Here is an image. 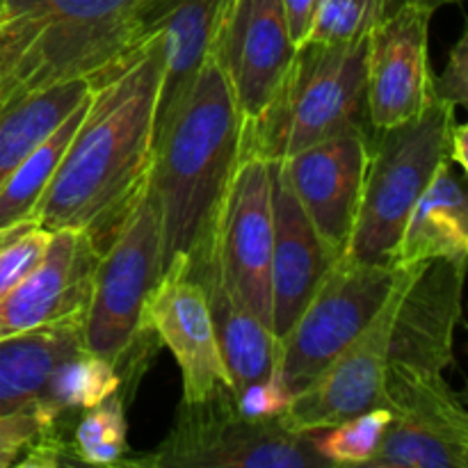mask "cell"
<instances>
[{
	"label": "cell",
	"instance_id": "9c48e42d",
	"mask_svg": "<svg viewBox=\"0 0 468 468\" xmlns=\"http://www.w3.org/2000/svg\"><path fill=\"white\" fill-rule=\"evenodd\" d=\"M272 242V163L242 158L219 206L210 251L224 283L268 327Z\"/></svg>",
	"mask_w": 468,
	"mask_h": 468
},
{
	"label": "cell",
	"instance_id": "603a6c76",
	"mask_svg": "<svg viewBox=\"0 0 468 468\" xmlns=\"http://www.w3.org/2000/svg\"><path fill=\"white\" fill-rule=\"evenodd\" d=\"M90 91V80H71L0 105V183Z\"/></svg>",
	"mask_w": 468,
	"mask_h": 468
},
{
	"label": "cell",
	"instance_id": "d6a6232c",
	"mask_svg": "<svg viewBox=\"0 0 468 468\" xmlns=\"http://www.w3.org/2000/svg\"><path fill=\"white\" fill-rule=\"evenodd\" d=\"M69 452H73L71 448L64 443V439L59 437L58 428L50 425L46 428L35 441L30 443L26 452H23L21 460L16 462V466L21 468H55L64 464H80L76 457H71ZM76 455V452H73Z\"/></svg>",
	"mask_w": 468,
	"mask_h": 468
},
{
	"label": "cell",
	"instance_id": "7a4b0ae2",
	"mask_svg": "<svg viewBox=\"0 0 468 468\" xmlns=\"http://www.w3.org/2000/svg\"><path fill=\"white\" fill-rule=\"evenodd\" d=\"M242 117L215 53L160 126L146 192L158 210L163 265L190 259L210 238L240 163Z\"/></svg>",
	"mask_w": 468,
	"mask_h": 468
},
{
	"label": "cell",
	"instance_id": "1f68e13d",
	"mask_svg": "<svg viewBox=\"0 0 468 468\" xmlns=\"http://www.w3.org/2000/svg\"><path fill=\"white\" fill-rule=\"evenodd\" d=\"M430 90L448 105H468V32H462L451 48L448 62L439 76H430Z\"/></svg>",
	"mask_w": 468,
	"mask_h": 468
},
{
	"label": "cell",
	"instance_id": "d4e9b609",
	"mask_svg": "<svg viewBox=\"0 0 468 468\" xmlns=\"http://www.w3.org/2000/svg\"><path fill=\"white\" fill-rule=\"evenodd\" d=\"M119 387H122V375L117 366L96 352L80 347L55 368L39 402L59 419L64 411L99 405L110 393L119 391Z\"/></svg>",
	"mask_w": 468,
	"mask_h": 468
},
{
	"label": "cell",
	"instance_id": "7402d4cb",
	"mask_svg": "<svg viewBox=\"0 0 468 468\" xmlns=\"http://www.w3.org/2000/svg\"><path fill=\"white\" fill-rule=\"evenodd\" d=\"M85 314L0 338V414L23 410L44 398L55 368L85 347Z\"/></svg>",
	"mask_w": 468,
	"mask_h": 468
},
{
	"label": "cell",
	"instance_id": "836d02e7",
	"mask_svg": "<svg viewBox=\"0 0 468 468\" xmlns=\"http://www.w3.org/2000/svg\"><path fill=\"white\" fill-rule=\"evenodd\" d=\"M315 3H318V0H282L288 35H291V41L297 48H300L306 41V37H309Z\"/></svg>",
	"mask_w": 468,
	"mask_h": 468
},
{
	"label": "cell",
	"instance_id": "f546056e",
	"mask_svg": "<svg viewBox=\"0 0 468 468\" xmlns=\"http://www.w3.org/2000/svg\"><path fill=\"white\" fill-rule=\"evenodd\" d=\"M55 420L58 416L46 410L41 402L9 411V414H0V468L16 466L30 443L46 428L55 425Z\"/></svg>",
	"mask_w": 468,
	"mask_h": 468
},
{
	"label": "cell",
	"instance_id": "d590c367",
	"mask_svg": "<svg viewBox=\"0 0 468 468\" xmlns=\"http://www.w3.org/2000/svg\"><path fill=\"white\" fill-rule=\"evenodd\" d=\"M402 3L419 5V7L430 9V12H437L439 7H446V5H460L462 0H402Z\"/></svg>",
	"mask_w": 468,
	"mask_h": 468
},
{
	"label": "cell",
	"instance_id": "7c38bea8",
	"mask_svg": "<svg viewBox=\"0 0 468 468\" xmlns=\"http://www.w3.org/2000/svg\"><path fill=\"white\" fill-rule=\"evenodd\" d=\"M430 9L396 0L368 35L366 112L373 131L419 117L430 101Z\"/></svg>",
	"mask_w": 468,
	"mask_h": 468
},
{
	"label": "cell",
	"instance_id": "52a82bcc",
	"mask_svg": "<svg viewBox=\"0 0 468 468\" xmlns=\"http://www.w3.org/2000/svg\"><path fill=\"white\" fill-rule=\"evenodd\" d=\"M165 272L160 219L149 192L140 195L101 251L82 320V343L117 366L135 347L142 314Z\"/></svg>",
	"mask_w": 468,
	"mask_h": 468
},
{
	"label": "cell",
	"instance_id": "83f0119b",
	"mask_svg": "<svg viewBox=\"0 0 468 468\" xmlns=\"http://www.w3.org/2000/svg\"><path fill=\"white\" fill-rule=\"evenodd\" d=\"M393 3L396 0H318L304 44H347L364 39Z\"/></svg>",
	"mask_w": 468,
	"mask_h": 468
},
{
	"label": "cell",
	"instance_id": "4dcf8cb0",
	"mask_svg": "<svg viewBox=\"0 0 468 468\" xmlns=\"http://www.w3.org/2000/svg\"><path fill=\"white\" fill-rule=\"evenodd\" d=\"M292 398L295 393L274 368L268 378L247 384L240 393H236V407L247 419H279L286 414Z\"/></svg>",
	"mask_w": 468,
	"mask_h": 468
},
{
	"label": "cell",
	"instance_id": "9a60e30c",
	"mask_svg": "<svg viewBox=\"0 0 468 468\" xmlns=\"http://www.w3.org/2000/svg\"><path fill=\"white\" fill-rule=\"evenodd\" d=\"M213 53L242 122H254L274 99L297 53L282 0H231Z\"/></svg>",
	"mask_w": 468,
	"mask_h": 468
},
{
	"label": "cell",
	"instance_id": "d6986e66",
	"mask_svg": "<svg viewBox=\"0 0 468 468\" xmlns=\"http://www.w3.org/2000/svg\"><path fill=\"white\" fill-rule=\"evenodd\" d=\"M229 3L231 0H144L142 5L137 44L144 37H155L163 64L155 103V133L167 122L213 53Z\"/></svg>",
	"mask_w": 468,
	"mask_h": 468
},
{
	"label": "cell",
	"instance_id": "30bf717a",
	"mask_svg": "<svg viewBox=\"0 0 468 468\" xmlns=\"http://www.w3.org/2000/svg\"><path fill=\"white\" fill-rule=\"evenodd\" d=\"M464 270L434 259L405 268L387 352V379L443 378L462 318Z\"/></svg>",
	"mask_w": 468,
	"mask_h": 468
},
{
	"label": "cell",
	"instance_id": "5b68a950",
	"mask_svg": "<svg viewBox=\"0 0 468 468\" xmlns=\"http://www.w3.org/2000/svg\"><path fill=\"white\" fill-rule=\"evenodd\" d=\"M452 122L455 105L432 99L419 117L375 131L346 259L393 265V251L411 208L446 160Z\"/></svg>",
	"mask_w": 468,
	"mask_h": 468
},
{
	"label": "cell",
	"instance_id": "f1b7e54d",
	"mask_svg": "<svg viewBox=\"0 0 468 468\" xmlns=\"http://www.w3.org/2000/svg\"><path fill=\"white\" fill-rule=\"evenodd\" d=\"M50 238L53 231L35 218L0 227V300L39 265Z\"/></svg>",
	"mask_w": 468,
	"mask_h": 468
},
{
	"label": "cell",
	"instance_id": "8fae6325",
	"mask_svg": "<svg viewBox=\"0 0 468 468\" xmlns=\"http://www.w3.org/2000/svg\"><path fill=\"white\" fill-rule=\"evenodd\" d=\"M393 414L378 468H468V414L446 378L388 379L384 402Z\"/></svg>",
	"mask_w": 468,
	"mask_h": 468
},
{
	"label": "cell",
	"instance_id": "3957f363",
	"mask_svg": "<svg viewBox=\"0 0 468 468\" xmlns=\"http://www.w3.org/2000/svg\"><path fill=\"white\" fill-rule=\"evenodd\" d=\"M144 0H0V105L99 80L137 46Z\"/></svg>",
	"mask_w": 468,
	"mask_h": 468
},
{
	"label": "cell",
	"instance_id": "4316f807",
	"mask_svg": "<svg viewBox=\"0 0 468 468\" xmlns=\"http://www.w3.org/2000/svg\"><path fill=\"white\" fill-rule=\"evenodd\" d=\"M73 452L80 464L112 466L128 452L126 402L119 391L87 407L73 434Z\"/></svg>",
	"mask_w": 468,
	"mask_h": 468
},
{
	"label": "cell",
	"instance_id": "44dd1931",
	"mask_svg": "<svg viewBox=\"0 0 468 468\" xmlns=\"http://www.w3.org/2000/svg\"><path fill=\"white\" fill-rule=\"evenodd\" d=\"M452 163L443 160L432 181L411 208L393 251L396 268H414L425 261H451L460 270L468 256V199Z\"/></svg>",
	"mask_w": 468,
	"mask_h": 468
},
{
	"label": "cell",
	"instance_id": "e575fe53",
	"mask_svg": "<svg viewBox=\"0 0 468 468\" xmlns=\"http://www.w3.org/2000/svg\"><path fill=\"white\" fill-rule=\"evenodd\" d=\"M468 126L466 123L452 122L448 128L446 160L460 165L462 172H468Z\"/></svg>",
	"mask_w": 468,
	"mask_h": 468
},
{
	"label": "cell",
	"instance_id": "cb8c5ba5",
	"mask_svg": "<svg viewBox=\"0 0 468 468\" xmlns=\"http://www.w3.org/2000/svg\"><path fill=\"white\" fill-rule=\"evenodd\" d=\"M90 96L91 91L0 183V227L32 218L59 160H62L64 151H67L69 142H71L73 133H76L78 123L85 117Z\"/></svg>",
	"mask_w": 468,
	"mask_h": 468
},
{
	"label": "cell",
	"instance_id": "ac0fdd59",
	"mask_svg": "<svg viewBox=\"0 0 468 468\" xmlns=\"http://www.w3.org/2000/svg\"><path fill=\"white\" fill-rule=\"evenodd\" d=\"M274 242L270 265V327L277 338L291 329L309 304L318 283L338 261L283 178L282 165L272 163Z\"/></svg>",
	"mask_w": 468,
	"mask_h": 468
},
{
	"label": "cell",
	"instance_id": "277c9868",
	"mask_svg": "<svg viewBox=\"0 0 468 468\" xmlns=\"http://www.w3.org/2000/svg\"><path fill=\"white\" fill-rule=\"evenodd\" d=\"M368 37L297 48L277 94L254 122H242L240 160L282 163L309 146L366 131Z\"/></svg>",
	"mask_w": 468,
	"mask_h": 468
},
{
	"label": "cell",
	"instance_id": "484cf974",
	"mask_svg": "<svg viewBox=\"0 0 468 468\" xmlns=\"http://www.w3.org/2000/svg\"><path fill=\"white\" fill-rule=\"evenodd\" d=\"M391 420L393 414L387 407H375L364 414L341 420L332 428L311 432L314 448L329 466H368L370 460L378 455Z\"/></svg>",
	"mask_w": 468,
	"mask_h": 468
},
{
	"label": "cell",
	"instance_id": "4fadbf2b",
	"mask_svg": "<svg viewBox=\"0 0 468 468\" xmlns=\"http://www.w3.org/2000/svg\"><path fill=\"white\" fill-rule=\"evenodd\" d=\"M142 332L155 334L176 359L183 375V402H204L233 391L208 300L192 277L187 259H176L165 268L144 304Z\"/></svg>",
	"mask_w": 468,
	"mask_h": 468
},
{
	"label": "cell",
	"instance_id": "2e32d148",
	"mask_svg": "<svg viewBox=\"0 0 468 468\" xmlns=\"http://www.w3.org/2000/svg\"><path fill=\"white\" fill-rule=\"evenodd\" d=\"M366 131L346 133L282 160V172L324 245L341 259L350 242L368 165Z\"/></svg>",
	"mask_w": 468,
	"mask_h": 468
},
{
	"label": "cell",
	"instance_id": "e0dca14e",
	"mask_svg": "<svg viewBox=\"0 0 468 468\" xmlns=\"http://www.w3.org/2000/svg\"><path fill=\"white\" fill-rule=\"evenodd\" d=\"M99 256L90 233L53 231L39 265L0 300V338L85 314Z\"/></svg>",
	"mask_w": 468,
	"mask_h": 468
},
{
	"label": "cell",
	"instance_id": "5bb4252c",
	"mask_svg": "<svg viewBox=\"0 0 468 468\" xmlns=\"http://www.w3.org/2000/svg\"><path fill=\"white\" fill-rule=\"evenodd\" d=\"M405 268H400L391 295L368 327L302 391L295 393L291 407L282 416L288 428L297 432H318L341 420L382 407L384 373H387L388 336L400 297Z\"/></svg>",
	"mask_w": 468,
	"mask_h": 468
},
{
	"label": "cell",
	"instance_id": "ffe728a7",
	"mask_svg": "<svg viewBox=\"0 0 468 468\" xmlns=\"http://www.w3.org/2000/svg\"><path fill=\"white\" fill-rule=\"evenodd\" d=\"M213 236V233H210ZM192 277L201 283L213 315L219 352L231 379L233 393L268 378L277 368L279 338L256 314H251L224 283L210 251V238L187 259Z\"/></svg>",
	"mask_w": 468,
	"mask_h": 468
},
{
	"label": "cell",
	"instance_id": "8992f818",
	"mask_svg": "<svg viewBox=\"0 0 468 468\" xmlns=\"http://www.w3.org/2000/svg\"><path fill=\"white\" fill-rule=\"evenodd\" d=\"M151 468H324L314 437L283 419H247L236 393L183 402L169 437L151 455L128 462Z\"/></svg>",
	"mask_w": 468,
	"mask_h": 468
},
{
	"label": "cell",
	"instance_id": "ba28073f",
	"mask_svg": "<svg viewBox=\"0 0 468 468\" xmlns=\"http://www.w3.org/2000/svg\"><path fill=\"white\" fill-rule=\"evenodd\" d=\"M400 268L341 256L279 338L277 370L292 393L314 382L379 314Z\"/></svg>",
	"mask_w": 468,
	"mask_h": 468
},
{
	"label": "cell",
	"instance_id": "6da1fadb",
	"mask_svg": "<svg viewBox=\"0 0 468 468\" xmlns=\"http://www.w3.org/2000/svg\"><path fill=\"white\" fill-rule=\"evenodd\" d=\"M160 44L144 37L91 82L78 123L32 218L48 231L80 229L101 251L146 187L155 137Z\"/></svg>",
	"mask_w": 468,
	"mask_h": 468
}]
</instances>
